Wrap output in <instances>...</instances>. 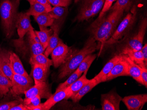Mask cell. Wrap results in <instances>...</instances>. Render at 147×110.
Wrapping results in <instances>:
<instances>
[{"label": "cell", "mask_w": 147, "mask_h": 110, "mask_svg": "<svg viewBox=\"0 0 147 110\" xmlns=\"http://www.w3.org/2000/svg\"><path fill=\"white\" fill-rule=\"evenodd\" d=\"M67 7L57 6L52 8L48 12L50 16L55 20H63L67 15Z\"/></svg>", "instance_id": "obj_29"}, {"label": "cell", "mask_w": 147, "mask_h": 110, "mask_svg": "<svg viewBox=\"0 0 147 110\" xmlns=\"http://www.w3.org/2000/svg\"><path fill=\"white\" fill-rule=\"evenodd\" d=\"M82 75V74L80 73L77 70H76L71 74L70 77L65 82L59 84V86L56 89V91L61 90V89H62L70 87Z\"/></svg>", "instance_id": "obj_32"}, {"label": "cell", "mask_w": 147, "mask_h": 110, "mask_svg": "<svg viewBox=\"0 0 147 110\" xmlns=\"http://www.w3.org/2000/svg\"><path fill=\"white\" fill-rule=\"evenodd\" d=\"M78 1V0H75V1H76V2H77Z\"/></svg>", "instance_id": "obj_44"}, {"label": "cell", "mask_w": 147, "mask_h": 110, "mask_svg": "<svg viewBox=\"0 0 147 110\" xmlns=\"http://www.w3.org/2000/svg\"><path fill=\"white\" fill-rule=\"evenodd\" d=\"M98 48V45L93 37H90L86 42L83 48L80 50L73 51L59 71V79L71 74L78 68L84 58L89 54H92Z\"/></svg>", "instance_id": "obj_2"}, {"label": "cell", "mask_w": 147, "mask_h": 110, "mask_svg": "<svg viewBox=\"0 0 147 110\" xmlns=\"http://www.w3.org/2000/svg\"><path fill=\"white\" fill-rule=\"evenodd\" d=\"M122 98L116 92L113 91L102 94L101 96L102 110H120V103Z\"/></svg>", "instance_id": "obj_10"}, {"label": "cell", "mask_w": 147, "mask_h": 110, "mask_svg": "<svg viewBox=\"0 0 147 110\" xmlns=\"http://www.w3.org/2000/svg\"><path fill=\"white\" fill-rule=\"evenodd\" d=\"M41 97L39 96L31 98H26L23 100V103L28 107V110H30L31 107L38 105L41 103Z\"/></svg>", "instance_id": "obj_34"}, {"label": "cell", "mask_w": 147, "mask_h": 110, "mask_svg": "<svg viewBox=\"0 0 147 110\" xmlns=\"http://www.w3.org/2000/svg\"><path fill=\"white\" fill-rule=\"evenodd\" d=\"M20 0H1L0 17L4 33L7 39L14 33Z\"/></svg>", "instance_id": "obj_3"}, {"label": "cell", "mask_w": 147, "mask_h": 110, "mask_svg": "<svg viewBox=\"0 0 147 110\" xmlns=\"http://www.w3.org/2000/svg\"><path fill=\"white\" fill-rule=\"evenodd\" d=\"M143 56L144 64L146 67H147V44L145 43V45L143 46L141 50Z\"/></svg>", "instance_id": "obj_39"}, {"label": "cell", "mask_w": 147, "mask_h": 110, "mask_svg": "<svg viewBox=\"0 0 147 110\" xmlns=\"http://www.w3.org/2000/svg\"><path fill=\"white\" fill-rule=\"evenodd\" d=\"M121 55L127 64L129 76H131L138 83L144 85L143 82L141 78V70L139 66L134 61L131 60L128 57L123 54Z\"/></svg>", "instance_id": "obj_20"}, {"label": "cell", "mask_w": 147, "mask_h": 110, "mask_svg": "<svg viewBox=\"0 0 147 110\" xmlns=\"http://www.w3.org/2000/svg\"><path fill=\"white\" fill-rule=\"evenodd\" d=\"M124 11L117 10L112 11L109 15H105L100 20H96L90 27V31L96 41L100 43L101 53L106 42L114 33L121 20Z\"/></svg>", "instance_id": "obj_1"}, {"label": "cell", "mask_w": 147, "mask_h": 110, "mask_svg": "<svg viewBox=\"0 0 147 110\" xmlns=\"http://www.w3.org/2000/svg\"><path fill=\"white\" fill-rule=\"evenodd\" d=\"M122 101L129 110H141L147 102V94L126 96Z\"/></svg>", "instance_id": "obj_12"}, {"label": "cell", "mask_w": 147, "mask_h": 110, "mask_svg": "<svg viewBox=\"0 0 147 110\" xmlns=\"http://www.w3.org/2000/svg\"><path fill=\"white\" fill-rule=\"evenodd\" d=\"M1 47H0V49H1Z\"/></svg>", "instance_id": "obj_45"}, {"label": "cell", "mask_w": 147, "mask_h": 110, "mask_svg": "<svg viewBox=\"0 0 147 110\" xmlns=\"http://www.w3.org/2000/svg\"><path fill=\"white\" fill-rule=\"evenodd\" d=\"M116 3L111 7V11L122 9L124 11H128L130 8L132 0H116Z\"/></svg>", "instance_id": "obj_33"}, {"label": "cell", "mask_w": 147, "mask_h": 110, "mask_svg": "<svg viewBox=\"0 0 147 110\" xmlns=\"http://www.w3.org/2000/svg\"><path fill=\"white\" fill-rule=\"evenodd\" d=\"M96 57V54H90L87 55L80 63L78 68L77 69V70L82 74L86 71H88Z\"/></svg>", "instance_id": "obj_31"}, {"label": "cell", "mask_w": 147, "mask_h": 110, "mask_svg": "<svg viewBox=\"0 0 147 110\" xmlns=\"http://www.w3.org/2000/svg\"><path fill=\"white\" fill-rule=\"evenodd\" d=\"M115 1L116 0H105L103 8L100 12V14L98 18L96 19V20H100L106 15L107 12L110 10L111 8L112 7L113 2Z\"/></svg>", "instance_id": "obj_35"}, {"label": "cell", "mask_w": 147, "mask_h": 110, "mask_svg": "<svg viewBox=\"0 0 147 110\" xmlns=\"http://www.w3.org/2000/svg\"><path fill=\"white\" fill-rule=\"evenodd\" d=\"M72 51L71 47L63 43L62 41H61L51 53L54 67L57 68L62 65L70 56Z\"/></svg>", "instance_id": "obj_8"}, {"label": "cell", "mask_w": 147, "mask_h": 110, "mask_svg": "<svg viewBox=\"0 0 147 110\" xmlns=\"http://www.w3.org/2000/svg\"><path fill=\"white\" fill-rule=\"evenodd\" d=\"M10 53V51L6 49H0V70L11 80L14 73L11 68Z\"/></svg>", "instance_id": "obj_16"}, {"label": "cell", "mask_w": 147, "mask_h": 110, "mask_svg": "<svg viewBox=\"0 0 147 110\" xmlns=\"http://www.w3.org/2000/svg\"><path fill=\"white\" fill-rule=\"evenodd\" d=\"M25 35V41L24 38L12 41V43L16 51L22 53L25 49H26V51L28 50L31 56L44 53L45 49L42 45L35 40L36 34L32 25Z\"/></svg>", "instance_id": "obj_4"}, {"label": "cell", "mask_w": 147, "mask_h": 110, "mask_svg": "<svg viewBox=\"0 0 147 110\" xmlns=\"http://www.w3.org/2000/svg\"><path fill=\"white\" fill-rule=\"evenodd\" d=\"M23 101L22 99L10 101L6 102L0 103V110H10L13 107L17 105Z\"/></svg>", "instance_id": "obj_36"}, {"label": "cell", "mask_w": 147, "mask_h": 110, "mask_svg": "<svg viewBox=\"0 0 147 110\" xmlns=\"http://www.w3.org/2000/svg\"><path fill=\"white\" fill-rule=\"evenodd\" d=\"M63 22V20H55L53 25L50 27L53 29V33L50 37L48 45L44 52V55L47 57L51 54L52 51L57 46L58 43L62 41L59 37V34L61 25Z\"/></svg>", "instance_id": "obj_14"}, {"label": "cell", "mask_w": 147, "mask_h": 110, "mask_svg": "<svg viewBox=\"0 0 147 110\" xmlns=\"http://www.w3.org/2000/svg\"><path fill=\"white\" fill-rule=\"evenodd\" d=\"M11 80L12 86L9 93L13 97L24 94L34 85L33 79L29 75L26 76L14 74Z\"/></svg>", "instance_id": "obj_7"}, {"label": "cell", "mask_w": 147, "mask_h": 110, "mask_svg": "<svg viewBox=\"0 0 147 110\" xmlns=\"http://www.w3.org/2000/svg\"><path fill=\"white\" fill-rule=\"evenodd\" d=\"M71 93L69 87L61 90L56 91L53 94H52L43 104L44 110H49L54 106L56 103L64 99L71 98Z\"/></svg>", "instance_id": "obj_13"}, {"label": "cell", "mask_w": 147, "mask_h": 110, "mask_svg": "<svg viewBox=\"0 0 147 110\" xmlns=\"http://www.w3.org/2000/svg\"><path fill=\"white\" fill-rule=\"evenodd\" d=\"M25 98H31L35 96H39L41 99H48L52 95L49 84L43 82L35 84L24 93Z\"/></svg>", "instance_id": "obj_9"}, {"label": "cell", "mask_w": 147, "mask_h": 110, "mask_svg": "<svg viewBox=\"0 0 147 110\" xmlns=\"http://www.w3.org/2000/svg\"><path fill=\"white\" fill-rule=\"evenodd\" d=\"M105 0H83L76 19L78 22L87 20L101 11Z\"/></svg>", "instance_id": "obj_6"}, {"label": "cell", "mask_w": 147, "mask_h": 110, "mask_svg": "<svg viewBox=\"0 0 147 110\" xmlns=\"http://www.w3.org/2000/svg\"><path fill=\"white\" fill-rule=\"evenodd\" d=\"M35 1H36V2L43 5L45 7L47 8L50 11L51 9H52V8L51 7V5L49 3L47 0H35Z\"/></svg>", "instance_id": "obj_41"}, {"label": "cell", "mask_w": 147, "mask_h": 110, "mask_svg": "<svg viewBox=\"0 0 147 110\" xmlns=\"http://www.w3.org/2000/svg\"><path fill=\"white\" fill-rule=\"evenodd\" d=\"M12 86L11 80L0 70V98L6 95Z\"/></svg>", "instance_id": "obj_26"}, {"label": "cell", "mask_w": 147, "mask_h": 110, "mask_svg": "<svg viewBox=\"0 0 147 110\" xmlns=\"http://www.w3.org/2000/svg\"><path fill=\"white\" fill-rule=\"evenodd\" d=\"M141 70V76L143 82L144 86L147 87V67L145 66H140Z\"/></svg>", "instance_id": "obj_38"}, {"label": "cell", "mask_w": 147, "mask_h": 110, "mask_svg": "<svg viewBox=\"0 0 147 110\" xmlns=\"http://www.w3.org/2000/svg\"><path fill=\"white\" fill-rule=\"evenodd\" d=\"M29 63L31 65H39L49 68L53 65L52 60L49 59L47 57L43 54L31 56L30 59Z\"/></svg>", "instance_id": "obj_27"}, {"label": "cell", "mask_w": 147, "mask_h": 110, "mask_svg": "<svg viewBox=\"0 0 147 110\" xmlns=\"http://www.w3.org/2000/svg\"><path fill=\"white\" fill-rule=\"evenodd\" d=\"M30 110H44L43 104L41 103L38 105L31 107Z\"/></svg>", "instance_id": "obj_42"}, {"label": "cell", "mask_w": 147, "mask_h": 110, "mask_svg": "<svg viewBox=\"0 0 147 110\" xmlns=\"http://www.w3.org/2000/svg\"><path fill=\"white\" fill-rule=\"evenodd\" d=\"M88 71H86L84 72L82 75L80 76L77 80H76L69 87L71 93V97L76 95L82 87L90 82V79H88L86 77V74Z\"/></svg>", "instance_id": "obj_25"}, {"label": "cell", "mask_w": 147, "mask_h": 110, "mask_svg": "<svg viewBox=\"0 0 147 110\" xmlns=\"http://www.w3.org/2000/svg\"><path fill=\"white\" fill-rule=\"evenodd\" d=\"M30 8L26 12L30 16H35L41 14L49 12L50 11L43 5L37 2H34L32 5H30Z\"/></svg>", "instance_id": "obj_30"}, {"label": "cell", "mask_w": 147, "mask_h": 110, "mask_svg": "<svg viewBox=\"0 0 147 110\" xmlns=\"http://www.w3.org/2000/svg\"><path fill=\"white\" fill-rule=\"evenodd\" d=\"M9 59L11 68L13 73L25 76H29V75L24 68L21 60L16 54L10 51Z\"/></svg>", "instance_id": "obj_21"}, {"label": "cell", "mask_w": 147, "mask_h": 110, "mask_svg": "<svg viewBox=\"0 0 147 110\" xmlns=\"http://www.w3.org/2000/svg\"><path fill=\"white\" fill-rule=\"evenodd\" d=\"M26 1H28L30 5H32V4H34V2H36L35 0H26Z\"/></svg>", "instance_id": "obj_43"}, {"label": "cell", "mask_w": 147, "mask_h": 110, "mask_svg": "<svg viewBox=\"0 0 147 110\" xmlns=\"http://www.w3.org/2000/svg\"><path fill=\"white\" fill-rule=\"evenodd\" d=\"M10 110H29L28 107L23 103V102L17 105L12 107Z\"/></svg>", "instance_id": "obj_40"}, {"label": "cell", "mask_w": 147, "mask_h": 110, "mask_svg": "<svg viewBox=\"0 0 147 110\" xmlns=\"http://www.w3.org/2000/svg\"><path fill=\"white\" fill-rule=\"evenodd\" d=\"M120 54L128 57L131 60L134 61L139 66L147 67L144 64L143 56L141 50L136 51L133 50L127 46L123 48L122 52Z\"/></svg>", "instance_id": "obj_22"}, {"label": "cell", "mask_w": 147, "mask_h": 110, "mask_svg": "<svg viewBox=\"0 0 147 110\" xmlns=\"http://www.w3.org/2000/svg\"><path fill=\"white\" fill-rule=\"evenodd\" d=\"M122 76H129V75L127 64L124 59L122 55L121 59L115 64L110 73L107 76L106 81Z\"/></svg>", "instance_id": "obj_17"}, {"label": "cell", "mask_w": 147, "mask_h": 110, "mask_svg": "<svg viewBox=\"0 0 147 110\" xmlns=\"http://www.w3.org/2000/svg\"><path fill=\"white\" fill-rule=\"evenodd\" d=\"M32 66V73L34 84L46 82L49 73L50 68L39 65H34Z\"/></svg>", "instance_id": "obj_19"}, {"label": "cell", "mask_w": 147, "mask_h": 110, "mask_svg": "<svg viewBox=\"0 0 147 110\" xmlns=\"http://www.w3.org/2000/svg\"><path fill=\"white\" fill-rule=\"evenodd\" d=\"M122 59V55H116L106 64L101 71L96 75L95 79L98 84L106 81L107 76L110 73L114 66Z\"/></svg>", "instance_id": "obj_18"}, {"label": "cell", "mask_w": 147, "mask_h": 110, "mask_svg": "<svg viewBox=\"0 0 147 110\" xmlns=\"http://www.w3.org/2000/svg\"><path fill=\"white\" fill-rule=\"evenodd\" d=\"M147 28V18H145L141 22L137 34L130 38L128 41V47L136 51L141 50L143 47L144 39Z\"/></svg>", "instance_id": "obj_11"}, {"label": "cell", "mask_w": 147, "mask_h": 110, "mask_svg": "<svg viewBox=\"0 0 147 110\" xmlns=\"http://www.w3.org/2000/svg\"><path fill=\"white\" fill-rule=\"evenodd\" d=\"M30 16L26 12H20L17 16L16 28L20 38H22L29 30L30 26Z\"/></svg>", "instance_id": "obj_15"}, {"label": "cell", "mask_w": 147, "mask_h": 110, "mask_svg": "<svg viewBox=\"0 0 147 110\" xmlns=\"http://www.w3.org/2000/svg\"><path fill=\"white\" fill-rule=\"evenodd\" d=\"M98 84V83L94 78L92 79H90V82L82 87L76 95L71 97V99L74 103L79 101L86 94L90 91L93 88Z\"/></svg>", "instance_id": "obj_23"}, {"label": "cell", "mask_w": 147, "mask_h": 110, "mask_svg": "<svg viewBox=\"0 0 147 110\" xmlns=\"http://www.w3.org/2000/svg\"><path fill=\"white\" fill-rule=\"evenodd\" d=\"M137 16L135 8L132 10L118 25L114 33L105 43V45H111L117 43L126 36L134 25Z\"/></svg>", "instance_id": "obj_5"}, {"label": "cell", "mask_w": 147, "mask_h": 110, "mask_svg": "<svg viewBox=\"0 0 147 110\" xmlns=\"http://www.w3.org/2000/svg\"><path fill=\"white\" fill-rule=\"evenodd\" d=\"M40 31H34L41 44L42 45L44 49H46L48 45L50 37L53 33V30L52 29H48L46 27H39Z\"/></svg>", "instance_id": "obj_24"}, {"label": "cell", "mask_w": 147, "mask_h": 110, "mask_svg": "<svg viewBox=\"0 0 147 110\" xmlns=\"http://www.w3.org/2000/svg\"><path fill=\"white\" fill-rule=\"evenodd\" d=\"M34 17L38 24L39 27H51L55 21V19L50 16L48 12H45Z\"/></svg>", "instance_id": "obj_28"}, {"label": "cell", "mask_w": 147, "mask_h": 110, "mask_svg": "<svg viewBox=\"0 0 147 110\" xmlns=\"http://www.w3.org/2000/svg\"><path fill=\"white\" fill-rule=\"evenodd\" d=\"M50 5L54 7H67L71 3V0H47Z\"/></svg>", "instance_id": "obj_37"}]
</instances>
